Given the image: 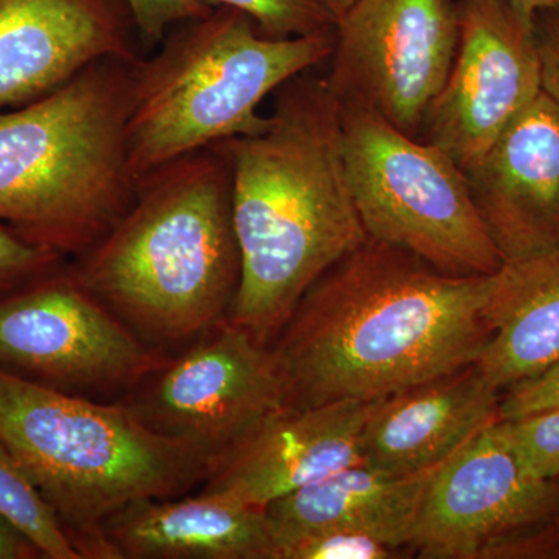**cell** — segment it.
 I'll return each mask as SVG.
<instances>
[{
	"label": "cell",
	"mask_w": 559,
	"mask_h": 559,
	"mask_svg": "<svg viewBox=\"0 0 559 559\" xmlns=\"http://www.w3.org/2000/svg\"><path fill=\"white\" fill-rule=\"evenodd\" d=\"M162 364L66 261L0 297V369L69 392L135 385Z\"/></svg>",
	"instance_id": "obj_10"
},
{
	"label": "cell",
	"mask_w": 559,
	"mask_h": 559,
	"mask_svg": "<svg viewBox=\"0 0 559 559\" xmlns=\"http://www.w3.org/2000/svg\"><path fill=\"white\" fill-rule=\"evenodd\" d=\"M106 559H278L264 507L202 491L142 499L103 524Z\"/></svg>",
	"instance_id": "obj_17"
},
{
	"label": "cell",
	"mask_w": 559,
	"mask_h": 559,
	"mask_svg": "<svg viewBox=\"0 0 559 559\" xmlns=\"http://www.w3.org/2000/svg\"><path fill=\"white\" fill-rule=\"evenodd\" d=\"M341 119L353 200L371 240L443 274L491 275L506 264L457 162L371 110L341 106Z\"/></svg>",
	"instance_id": "obj_7"
},
{
	"label": "cell",
	"mask_w": 559,
	"mask_h": 559,
	"mask_svg": "<svg viewBox=\"0 0 559 559\" xmlns=\"http://www.w3.org/2000/svg\"><path fill=\"white\" fill-rule=\"evenodd\" d=\"M503 2L511 3V5L521 7V9L538 11L559 9V0H503Z\"/></svg>",
	"instance_id": "obj_30"
},
{
	"label": "cell",
	"mask_w": 559,
	"mask_h": 559,
	"mask_svg": "<svg viewBox=\"0 0 559 559\" xmlns=\"http://www.w3.org/2000/svg\"><path fill=\"white\" fill-rule=\"evenodd\" d=\"M400 550L356 532H323L289 544L280 559H390Z\"/></svg>",
	"instance_id": "obj_24"
},
{
	"label": "cell",
	"mask_w": 559,
	"mask_h": 559,
	"mask_svg": "<svg viewBox=\"0 0 559 559\" xmlns=\"http://www.w3.org/2000/svg\"><path fill=\"white\" fill-rule=\"evenodd\" d=\"M43 554L16 525L0 514V559H39Z\"/></svg>",
	"instance_id": "obj_28"
},
{
	"label": "cell",
	"mask_w": 559,
	"mask_h": 559,
	"mask_svg": "<svg viewBox=\"0 0 559 559\" xmlns=\"http://www.w3.org/2000/svg\"><path fill=\"white\" fill-rule=\"evenodd\" d=\"M457 2L454 61L418 138L465 171L543 91L536 13L503 0Z\"/></svg>",
	"instance_id": "obj_12"
},
{
	"label": "cell",
	"mask_w": 559,
	"mask_h": 559,
	"mask_svg": "<svg viewBox=\"0 0 559 559\" xmlns=\"http://www.w3.org/2000/svg\"><path fill=\"white\" fill-rule=\"evenodd\" d=\"M535 24L540 91L559 106V9L538 11Z\"/></svg>",
	"instance_id": "obj_27"
},
{
	"label": "cell",
	"mask_w": 559,
	"mask_h": 559,
	"mask_svg": "<svg viewBox=\"0 0 559 559\" xmlns=\"http://www.w3.org/2000/svg\"><path fill=\"white\" fill-rule=\"evenodd\" d=\"M210 9L240 11L267 38L333 33L336 22L316 0H198Z\"/></svg>",
	"instance_id": "obj_21"
},
{
	"label": "cell",
	"mask_w": 559,
	"mask_h": 559,
	"mask_svg": "<svg viewBox=\"0 0 559 559\" xmlns=\"http://www.w3.org/2000/svg\"><path fill=\"white\" fill-rule=\"evenodd\" d=\"M143 55L156 49L180 22L209 14L210 7L198 0H128Z\"/></svg>",
	"instance_id": "obj_25"
},
{
	"label": "cell",
	"mask_w": 559,
	"mask_h": 559,
	"mask_svg": "<svg viewBox=\"0 0 559 559\" xmlns=\"http://www.w3.org/2000/svg\"><path fill=\"white\" fill-rule=\"evenodd\" d=\"M457 43V0H356L336 22L326 83L341 106L418 138Z\"/></svg>",
	"instance_id": "obj_9"
},
{
	"label": "cell",
	"mask_w": 559,
	"mask_h": 559,
	"mask_svg": "<svg viewBox=\"0 0 559 559\" xmlns=\"http://www.w3.org/2000/svg\"><path fill=\"white\" fill-rule=\"evenodd\" d=\"M135 61L106 58L38 100L0 110V223L64 259L84 255L119 223L135 193Z\"/></svg>",
	"instance_id": "obj_4"
},
{
	"label": "cell",
	"mask_w": 559,
	"mask_h": 559,
	"mask_svg": "<svg viewBox=\"0 0 559 559\" xmlns=\"http://www.w3.org/2000/svg\"><path fill=\"white\" fill-rule=\"evenodd\" d=\"M316 2L333 17L334 22H337L355 5L356 0H316Z\"/></svg>",
	"instance_id": "obj_29"
},
{
	"label": "cell",
	"mask_w": 559,
	"mask_h": 559,
	"mask_svg": "<svg viewBox=\"0 0 559 559\" xmlns=\"http://www.w3.org/2000/svg\"><path fill=\"white\" fill-rule=\"evenodd\" d=\"M308 72L280 87L259 130L210 146L229 167L240 249L227 320L261 344L331 266L369 240L349 187L340 102L326 79Z\"/></svg>",
	"instance_id": "obj_2"
},
{
	"label": "cell",
	"mask_w": 559,
	"mask_h": 559,
	"mask_svg": "<svg viewBox=\"0 0 559 559\" xmlns=\"http://www.w3.org/2000/svg\"><path fill=\"white\" fill-rule=\"evenodd\" d=\"M496 430L530 476L559 479V407L498 419Z\"/></svg>",
	"instance_id": "obj_22"
},
{
	"label": "cell",
	"mask_w": 559,
	"mask_h": 559,
	"mask_svg": "<svg viewBox=\"0 0 559 559\" xmlns=\"http://www.w3.org/2000/svg\"><path fill=\"white\" fill-rule=\"evenodd\" d=\"M380 401L282 407L210 463L202 491L266 507L362 463L364 428Z\"/></svg>",
	"instance_id": "obj_13"
},
{
	"label": "cell",
	"mask_w": 559,
	"mask_h": 559,
	"mask_svg": "<svg viewBox=\"0 0 559 559\" xmlns=\"http://www.w3.org/2000/svg\"><path fill=\"white\" fill-rule=\"evenodd\" d=\"M142 55L128 0H0V110L38 100L94 62Z\"/></svg>",
	"instance_id": "obj_14"
},
{
	"label": "cell",
	"mask_w": 559,
	"mask_h": 559,
	"mask_svg": "<svg viewBox=\"0 0 559 559\" xmlns=\"http://www.w3.org/2000/svg\"><path fill=\"white\" fill-rule=\"evenodd\" d=\"M411 549L429 559L559 558V479H536L496 421L430 476Z\"/></svg>",
	"instance_id": "obj_8"
},
{
	"label": "cell",
	"mask_w": 559,
	"mask_h": 559,
	"mask_svg": "<svg viewBox=\"0 0 559 559\" xmlns=\"http://www.w3.org/2000/svg\"><path fill=\"white\" fill-rule=\"evenodd\" d=\"M439 466V465H437ZM433 468L385 473L367 463L336 471L264 507L282 550L323 532H356L395 547H409Z\"/></svg>",
	"instance_id": "obj_18"
},
{
	"label": "cell",
	"mask_w": 559,
	"mask_h": 559,
	"mask_svg": "<svg viewBox=\"0 0 559 559\" xmlns=\"http://www.w3.org/2000/svg\"><path fill=\"white\" fill-rule=\"evenodd\" d=\"M500 399L473 364L381 400L364 428V463L392 474L433 468L498 421Z\"/></svg>",
	"instance_id": "obj_16"
},
{
	"label": "cell",
	"mask_w": 559,
	"mask_h": 559,
	"mask_svg": "<svg viewBox=\"0 0 559 559\" xmlns=\"http://www.w3.org/2000/svg\"><path fill=\"white\" fill-rule=\"evenodd\" d=\"M0 514L27 536L44 558L83 559L28 474L0 443Z\"/></svg>",
	"instance_id": "obj_20"
},
{
	"label": "cell",
	"mask_w": 559,
	"mask_h": 559,
	"mask_svg": "<svg viewBox=\"0 0 559 559\" xmlns=\"http://www.w3.org/2000/svg\"><path fill=\"white\" fill-rule=\"evenodd\" d=\"M491 275H450L369 238L301 297L272 353L286 406L378 401L479 362Z\"/></svg>",
	"instance_id": "obj_1"
},
{
	"label": "cell",
	"mask_w": 559,
	"mask_h": 559,
	"mask_svg": "<svg viewBox=\"0 0 559 559\" xmlns=\"http://www.w3.org/2000/svg\"><path fill=\"white\" fill-rule=\"evenodd\" d=\"M485 316L491 340L477 362L500 390L559 359V248L510 261L495 274Z\"/></svg>",
	"instance_id": "obj_19"
},
{
	"label": "cell",
	"mask_w": 559,
	"mask_h": 559,
	"mask_svg": "<svg viewBox=\"0 0 559 559\" xmlns=\"http://www.w3.org/2000/svg\"><path fill=\"white\" fill-rule=\"evenodd\" d=\"M143 380L150 384L127 406L154 432L189 444L209 463L286 406L272 349L227 319Z\"/></svg>",
	"instance_id": "obj_11"
},
{
	"label": "cell",
	"mask_w": 559,
	"mask_h": 559,
	"mask_svg": "<svg viewBox=\"0 0 559 559\" xmlns=\"http://www.w3.org/2000/svg\"><path fill=\"white\" fill-rule=\"evenodd\" d=\"M499 404V419H513L559 407V359L535 377L506 389Z\"/></svg>",
	"instance_id": "obj_26"
},
{
	"label": "cell",
	"mask_w": 559,
	"mask_h": 559,
	"mask_svg": "<svg viewBox=\"0 0 559 559\" xmlns=\"http://www.w3.org/2000/svg\"><path fill=\"white\" fill-rule=\"evenodd\" d=\"M334 32L267 38L240 11L180 22L134 62L128 162L150 171L223 140L255 132L259 108L300 73L329 60Z\"/></svg>",
	"instance_id": "obj_6"
},
{
	"label": "cell",
	"mask_w": 559,
	"mask_h": 559,
	"mask_svg": "<svg viewBox=\"0 0 559 559\" xmlns=\"http://www.w3.org/2000/svg\"><path fill=\"white\" fill-rule=\"evenodd\" d=\"M465 175L506 263L559 248V106L544 92Z\"/></svg>",
	"instance_id": "obj_15"
},
{
	"label": "cell",
	"mask_w": 559,
	"mask_h": 559,
	"mask_svg": "<svg viewBox=\"0 0 559 559\" xmlns=\"http://www.w3.org/2000/svg\"><path fill=\"white\" fill-rule=\"evenodd\" d=\"M72 270L151 340L212 329L229 312L241 271L224 157L194 151L143 176L119 223Z\"/></svg>",
	"instance_id": "obj_3"
},
{
	"label": "cell",
	"mask_w": 559,
	"mask_h": 559,
	"mask_svg": "<svg viewBox=\"0 0 559 559\" xmlns=\"http://www.w3.org/2000/svg\"><path fill=\"white\" fill-rule=\"evenodd\" d=\"M64 257L22 237L0 223V297L22 288L64 263Z\"/></svg>",
	"instance_id": "obj_23"
},
{
	"label": "cell",
	"mask_w": 559,
	"mask_h": 559,
	"mask_svg": "<svg viewBox=\"0 0 559 559\" xmlns=\"http://www.w3.org/2000/svg\"><path fill=\"white\" fill-rule=\"evenodd\" d=\"M0 443L57 514L81 558L106 559L103 524L135 500L204 480L209 460L150 429L127 404H98L0 369Z\"/></svg>",
	"instance_id": "obj_5"
}]
</instances>
